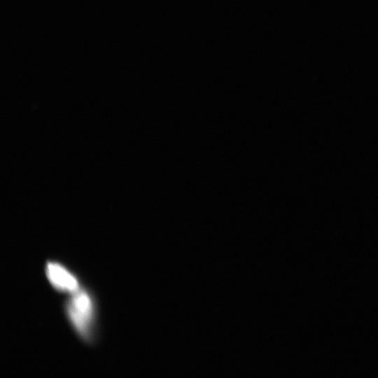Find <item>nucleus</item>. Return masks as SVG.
<instances>
[{"mask_svg":"<svg viewBox=\"0 0 378 378\" xmlns=\"http://www.w3.org/2000/svg\"><path fill=\"white\" fill-rule=\"evenodd\" d=\"M45 272L50 285L59 293L69 295L81 286L78 276L57 260H48Z\"/></svg>","mask_w":378,"mask_h":378,"instance_id":"2","label":"nucleus"},{"mask_svg":"<svg viewBox=\"0 0 378 378\" xmlns=\"http://www.w3.org/2000/svg\"><path fill=\"white\" fill-rule=\"evenodd\" d=\"M64 309L78 337L85 343H92L97 334V304L94 294L89 288L81 286L69 294Z\"/></svg>","mask_w":378,"mask_h":378,"instance_id":"1","label":"nucleus"}]
</instances>
